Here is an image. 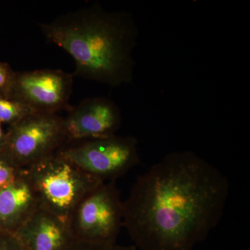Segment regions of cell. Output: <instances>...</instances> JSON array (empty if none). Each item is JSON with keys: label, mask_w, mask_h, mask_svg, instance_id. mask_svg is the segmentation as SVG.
<instances>
[{"label": "cell", "mask_w": 250, "mask_h": 250, "mask_svg": "<svg viewBox=\"0 0 250 250\" xmlns=\"http://www.w3.org/2000/svg\"><path fill=\"white\" fill-rule=\"evenodd\" d=\"M16 72L9 64L0 62V97L10 98L16 80Z\"/></svg>", "instance_id": "obj_12"}, {"label": "cell", "mask_w": 250, "mask_h": 250, "mask_svg": "<svg viewBox=\"0 0 250 250\" xmlns=\"http://www.w3.org/2000/svg\"><path fill=\"white\" fill-rule=\"evenodd\" d=\"M24 170L40 208L66 223L78 202L104 182L82 170L58 151Z\"/></svg>", "instance_id": "obj_3"}, {"label": "cell", "mask_w": 250, "mask_h": 250, "mask_svg": "<svg viewBox=\"0 0 250 250\" xmlns=\"http://www.w3.org/2000/svg\"><path fill=\"white\" fill-rule=\"evenodd\" d=\"M58 152L85 172L103 182L116 181L139 165V142L117 135L77 141Z\"/></svg>", "instance_id": "obj_6"}, {"label": "cell", "mask_w": 250, "mask_h": 250, "mask_svg": "<svg viewBox=\"0 0 250 250\" xmlns=\"http://www.w3.org/2000/svg\"><path fill=\"white\" fill-rule=\"evenodd\" d=\"M34 113L25 105L12 99L0 97V123L13 126L24 117Z\"/></svg>", "instance_id": "obj_11"}, {"label": "cell", "mask_w": 250, "mask_h": 250, "mask_svg": "<svg viewBox=\"0 0 250 250\" xmlns=\"http://www.w3.org/2000/svg\"><path fill=\"white\" fill-rule=\"evenodd\" d=\"M226 176L196 153H169L136 179L123 227L141 250H192L223 217Z\"/></svg>", "instance_id": "obj_1"}, {"label": "cell", "mask_w": 250, "mask_h": 250, "mask_svg": "<svg viewBox=\"0 0 250 250\" xmlns=\"http://www.w3.org/2000/svg\"><path fill=\"white\" fill-rule=\"evenodd\" d=\"M67 111L63 118L65 143L109 137L121 127V111L108 98L85 99Z\"/></svg>", "instance_id": "obj_8"}, {"label": "cell", "mask_w": 250, "mask_h": 250, "mask_svg": "<svg viewBox=\"0 0 250 250\" xmlns=\"http://www.w3.org/2000/svg\"><path fill=\"white\" fill-rule=\"evenodd\" d=\"M73 77L71 74L52 69L16 72L10 99L25 105L34 113L68 111L71 108L68 103Z\"/></svg>", "instance_id": "obj_7"}, {"label": "cell", "mask_w": 250, "mask_h": 250, "mask_svg": "<svg viewBox=\"0 0 250 250\" xmlns=\"http://www.w3.org/2000/svg\"><path fill=\"white\" fill-rule=\"evenodd\" d=\"M65 143L63 118L33 113L10 126L0 154L23 170L57 152Z\"/></svg>", "instance_id": "obj_5"}, {"label": "cell", "mask_w": 250, "mask_h": 250, "mask_svg": "<svg viewBox=\"0 0 250 250\" xmlns=\"http://www.w3.org/2000/svg\"><path fill=\"white\" fill-rule=\"evenodd\" d=\"M21 170L0 154V190L12 183Z\"/></svg>", "instance_id": "obj_13"}, {"label": "cell", "mask_w": 250, "mask_h": 250, "mask_svg": "<svg viewBox=\"0 0 250 250\" xmlns=\"http://www.w3.org/2000/svg\"><path fill=\"white\" fill-rule=\"evenodd\" d=\"M39 26L48 42L73 59V76L111 87L132 82L139 31L131 13L94 3Z\"/></svg>", "instance_id": "obj_2"}, {"label": "cell", "mask_w": 250, "mask_h": 250, "mask_svg": "<svg viewBox=\"0 0 250 250\" xmlns=\"http://www.w3.org/2000/svg\"><path fill=\"white\" fill-rule=\"evenodd\" d=\"M0 250H22L12 233L0 231Z\"/></svg>", "instance_id": "obj_15"}, {"label": "cell", "mask_w": 250, "mask_h": 250, "mask_svg": "<svg viewBox=\"0 0 250 250\" xmlns=\"http://www.w3.org/2000/svg\"><path fill=\"white\" fill-rule=\"evenodd\" d=\"M6 134V132H5L4 129H3L2 125L0 123V151L4 146Z\"/></svg>", "instance_id": "obj_16"}, {"label": "cell", "mask_w": 250, "mask_h": 250, "mask_svg": "<svg viewBox=\"0 0 250 250\" xmlns=\"http://www.w3.org/2000/svg\"><path fill=\"white\" fill-rule=\"evenodd\" d=\"M22 250H66L75 243L68 225L39 208L14 233Z\"/></svg>", "instance_id": "obj_9"}, {"label": "cell", "mask_w": 250, "mask_h": 250, "mask_svg": "<svg viewBox=\"0 0 250 250\" xmlns=\"http://www.w3.org/2000/svg\"><path fill=\"white\" fill-rule=\"evenodd\" d=\"M66 250H136L134 246H123L117 244H96L86 242L75 241Z\"/></svg>", "instance_id": "obj_14"}, {"label": "cell", "mask_w": 250, "mask_h": 250, "mask_svg": "<svg viewBox=\"0 0 250 250\" xmlns=\"http://www.w3.org/2000/svg\"><path fill=\"white\" fill-rule=\"evenodd\" d=\"M67 225L75 241L116 244L123 227V201L116 181L88 192L72 210Z\"/></svg>", "instance_id": "obj_4"}, {"label": "cell", "mask_w": 250, "mask_h": 250, "mask_svg": "<svg viewBox=\"0 0 250 250\" xmlns=\"http://www.w3.org/2000/svg\"><path fill=\"white\" fill-rule=\"evenodd\" d=\"M39 208L35 190L23 169L12 183L0 190V231L14 234Z\"/></svg>", "instance_id": "obj_10"}]
</instances>
